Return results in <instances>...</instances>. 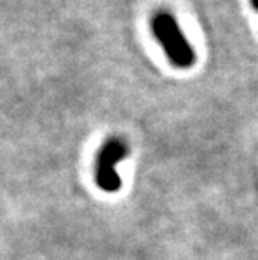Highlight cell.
Wrapping results in <instances>:
<instances>
[{
    "label": "cell",
    "mask_w": 258,
    "mask_h": 260,
    "mask_svg": "<svg viewBox=\"0 0 258 260\" xmlns=\"http://www.w3.org/2000/svg\"><path fill=\"white\" fill-rule=\"evenodd\" d=\"M151 30L155 34L168 60L178 69H190L196 62V52L178 20L169 12L159 10L151 17Z\"/></svg>",
    "instance_id": "obj_1"
},
{
    "label": "cell",
    "mask_w": 258,
    "mask_h": 260,
    "mask_svg": "<svg viewBox=\"0 0 258 260\" xmlns=\"http://www.w3.org/2000/svg\"><path fill=\"white\" fill-rule=\"evenodd\" d=\"M250 4H251V7H253L255 12H258V0H250Z\"/></svg>",
    "instance_id": "obj_3"
},
{
    "label": "cell",
    "mask_w": 258,
    "mask_h": 260,
    "mask_svg": "<svg viewBox=\"0 0 258 260\" xmlns=\"http://www.w3.org/2000/svg\"><path fill=\"white\" fill-rule=\"evenodd\" d=\"M128 154V145L119 138H109L97 153L96 161V185L102 191L114 193L121 188V178L116 165Z\"/></svg>",
    "instance_id": "obj_2"
}]
</instances>
